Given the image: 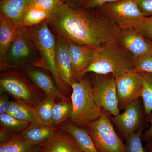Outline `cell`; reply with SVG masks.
Instances as JSON below:
<instances>
[{"mask_svg": "<svg viewBox=\"0 0 152 152\" xmlns=\"http://www.w3.org/2000/svg\"><path fill=\"white\" fill-rule=\"evenodd\" d=\"M151 43L152 45V42H151Z\"/></svg>", "mask_w": 152, "mask_h": 152, "instance_id": "38", "label": "cell"}, {"mask_svg": "<svg viewBox=\"0 0 152 152\" xmlns=\"http://www.w3.org/2000/svg\"><path fill=\"white\" fill-rule=\"evenodd\" d=\"M134 67L138 72L152 73V52L135 58Z\"/></svg>", "mask_w": 152, "mask_h": 152, "instance_id": "29", "label": "cell"}, {"mask_svg": "<svg viewBox=\"0 0 152 152\" xmlns=\"http://www.w3.org/2000/svg\"><path fill=\"white\" fill-rule=\"evenodd\" d=\"M139 31L145 37L152 42V16L146 17Z\"/></svg>", "mask_w": 152, "mask_h": 152, "instance_id": "30", "label": "cell"}, {"mask_svg": "<svg viewBox=\"0 0 152 152\" xmlns=\"http://www.w3.org/2000/svg\"><path fill=\"white\" fill-rule=\"evenodd\" d=\"M10 102L8 96L5 93H1L0 96V114L6 113L7 112Z\"/></svg>", "mask_w": 152, "mask_h": 152, "instance_id": "33", "label": "cell"}, {"mask_svg": "<svg viewBox=\"0 0 152 152\" xmlns=\"http://www.w3.org/2000/svg\"><path fill=\"white\" fill-rule=\"evenodd\" d=\"M67 40L70 54L72 69L76 81L79 75L93 61L98 49L86 45H79L70 40Z\"/></svg>", "mask_w": 152, "mask_h": 152, "instance_id": "15", "label": "cell"}, {"mask_svg": "<svg viewBox=\"0 0 152 152\" xmlns=\"http://www.w3.org/2000/svg\"><path fill=\"white\" fill-rule=\"evenodd\" d=\"M56 37L55 66L60 80L67 91L76 81L72 69L69 44L66 38L61 36Z\"/></svg>", "mask_w": 152, "mask_h": 152, "instance_id": "12", "label": "cell"}, {"mask_svg": "<svg viewBox=\"0 0 152 152\" xmlns=\"http://www.w3.org/2000/svg\"><path fill=\"white\" fill-rule=\"evenodd\" d=\"M18 31V26L0 12V61L5 56Z\"/></svg>", "mask_w": 152, "mask_h": 152, "instance_id": "19", "label": "cell"}, {"mask_svg": "<svg viewBox=\"0 0 152 152\" xmlns=\"http://www.w3.org/2000/svg\"><path fill=\"white\" fill-rule=\"evenodd\" d=\"M55 36L97 49L117 39L121 29L96 9L73 8L62 2L47 19Z\"/></svg>", "mask_w": 152, "mask_h": 152, "instance_id": "1", "label": "cell"}, {"mask_svg": "<svg viewBox=\"0 0 152 152\" xmlns=\"http://www.w3.org/2000/svg\"><path fill=\"white\" fill-rule=\"evenodd\" d=\"M29 124L28 122L18 119L7 113L0 114L1 129L12 134L21 132Z\"/></svg>", "mask_w": 152, "mask_h": 152, "instance_id": "25", "label": "cell"}, {"mask_svg": "<svg viewBox=\"0 0 152 152\" xmlns=\"http://www.w3.org/2000/svg\"><path fill=\"white\" fill-rule=\"evenodd\" d=\"M151 152H152V145H151Z\"/></svg>", "mask_w": 152, "mask_h": 152, "instance_id": "37", "label": "cell"}, {"mask_svg": "<svg viewBox=\"0 0 152 152\" xmlns=\"http://www.w3.org/2000/svg\"><path fill=\"white\" fill-rule=\"evenodd\" d=\"M40 54L28 27L18 26L16 37L5 56L0 61L1 72L22 69L28 65L40 66Z\"/></svg>", "mask_w": 152, "mask_h": 152, "instance_id": "3", "label": "cell"}, {"mask_svg": "<svg viewBox=\"0 0 152 152\" xmlns=\"http://www.w3.org/2000/svg\"><path fill=\"white\" fill-rule=\"evenodd\" d=\"M143 128L132 133L126 139L125 152H146L143 147L141 137Z\"/></svg>", "mask_w": 152, "mask_h": 152, "instance_id": "27", "label": "cell"}, {"mask_svg": "<svg viewBox=\"0 0 152 152\" xmlns=\"http://www.w3.org/2000/svg\"><path fill=\"white\" fill-rule=\"evenodd\" d=\"M117 39L134 59L152 52L151 41L145 37L139 30L131 28L121 30Z\"/></svg>", "mask_w": 152, "mask_h": 152, "instance_id": "14", "label": "cell"}, {"mask_svg": "<svg viewBox=\"0 0 152 152\" xmlns=\"http://www.w3.org/2000/svg\"><path fill=\"white\" fill-rule=\"evenodd\" d=\"M62 0H32L29 7L50 15Z\"/></svg>", "mask_w": 152, "mask_h": 152, "instance_id": "28", "label": "cell"}, {"mask_svg": "<svg viewBox=\"0 0 152 152\" xmlns=\"http://www.w3.org/2000/svg\"><path fill=\"white\" fill-rule=\"evenodd\" d=\"M0 1H1V0H0Z\"/></svg>", "mask_w": 152, "mask_h": 152, "instance_id": "39", "label": "cell"}, {"mask_svg": "<svg viewBox=\"0 0 152 152\" xmlns=\"http://www.w3.org/2000/svg\"><path fill=\"white\" fill-rule=\"evenodd\" d=\"M151 117V126L149 129L144 135L142 140L145 141H148L152 139V113Z\"/></svg>", "mask_w": 152, "mask_h": 152, "instance_id": "36", "label": "cell"}, {"mask_svg": "<svg viewBox=\"0 0 152 152\" xmlns=\"http://www.w3.org/2000/svg\"><path fill=\"white\" fill-rule=\"evenodd\" d=\"M56 98L52 95H47L43 100L33 109L38 122L53 127V107Z\"/></svg>", "mask_w": 152, "mask_h": 152, "instance_id": "22", "label": "cell"}, {"mask_svg": "<svg viewBox=\"0 0 152 152\" xmlns=\"http://www.w3.org/2000/svg\"><path fill=\"white\" fill-rule=\"evenodd\" d=\"M115 81L120 110H124L129 104L141 96L142 76L135 69L118 76Z\"/></svg>", "mask_w": 152, "mask_h": 152, "instance_id": "10", "label": "cell"}, {"mask_svg": "<svg viewBox=\"0 0 152 152\" xmlns=\"http://www.w3.org/2000/svg\"><path fill=\"white\" fill-rule=\"evenodd\" d=\"M134 61L133 56L123 48L117 39L98 49L93 61L79 75L76 81L89 72L101 75L111 74L116 77L134 69Z\"/></svg>", "mask_w": 152, "mask_h": 152, "instance_id": "2", "label": "cell"}, {"mask_svg": "<svg viewBox=\"0 0 152 152\" xmlns=\"http://www.w3.org/2000/svg\"><path fill=\"white\" fill-rule=\"evenodd\" d=\"M142 81L141 96L145 111L147 114L152 113V73L140 72Z\"/></svg>", "mask_w": 152, "mask_h": 152, "instance_id": "26", "label": "cell"}, {"mask_svg": "<svg viewBox=\"0 0 152 152\" xmlns=\"http://www.w3.org/2000/svg\"><path fill=\"white\" fill-rule=\"evenodd\" d=\"M57 130L56 127L34 122L30 123L19 134L30 143L42 146L54 134Z\"/></svg>", "mask_w": 152, "mask_h": 152, "instance_id": "17", "label": "cell"}, {"mask_svg": "<svg viewBox=\"0 0 152 152\" xmlns=\"http://www.w3.org/2000/svg\"><path fill=\"white\" fill-rule=\"evenodd\" d=\"M96 9L121 30L131 28L139 31L146 18L135 0H122L103 5Z\"/></svg>", "mask_w": 152, "mask_h": 152, "instance_id": "7", "label": "cell"}, {"mask_svg": "<svg viewBox=\"0 0 152 152\" xmlns=\"http://www.w3.org/2000/svg\"><path fill=\"white\" fill-rule=\"evenodd\" d=\"M95 102L109 115L120 113L115 77L111 74H95L91 80Z\"/></svg>", "mask_w": 152, "mask_h": 152, "instance_id": "9", "label": "cell"}, {"mask_svg": "<svg viewBox=\"0 0 152 152\" xmlns=\"http://www.w3.org/2000/svg\"><path fill=\"white\" fill-rule=\"evenodd\" d=\"M42 146L30 143L19 133L7 141L0 144V152H41Z\"/></svg>", "mask_w": 152, "mask_h": 152, "instance_id": "21", "label": "cell"}, {"mask_svg": "<svg viewBox=\"0 0 152 152\" xmlns=\"http://www.w3.org/2000/svg\"><path fill=\"white\" fill-rule=\"evenodd\" d=\"M28 28L40 54V67L49 72L61 91L65 93L66 90L60 80L55 66L56 36L49 27L47 20Z\"/></svg>", "mask_w": 152, "mask_h": 152, "instance_id": "6", "label": "cell"}, {"mask_svg": "<svg viewBox=\"0 0 152 152\" xmlns=\"http://www.w3.org/2000/svg\"><path fill=\"white\" fill-rule=\"evenodd\" d=\"M139 9L145 17L152 16V0H135Z\"/></svg>", "mask_w": 152, "mask_h": 152, "instance_id": "31", "label": "cell"}, {"mask_svg": "<svg viewBox=\"0 0 152 152\" xmlns=\"http://www.w3.org/2000/svg\"><path fill=\"white\" fill-rule=\"evenodd\" d=\"M7 113L18 119L30 124L38 122L32 109L17 101H10Z\"/></svg>", "mask_w": 152, "mask_h": 152, "instance_id": "23", "label": "cell"}, {"mask_svg": "<svg viewBox=\"0 0 152 152\" xmlns=\"http://www.w3.org/2000/svg\"><path fill=\"white\" fill-rule=\"evenodd\" d=\"M72 110V104L70 100H61L55 103L53 107L52 126L56 127L70 118Z\"/></svg>", "mask_w": 152, "mask_h": 152, "instance_id": "24", "label": "cell"}, {"mask_svg": "<svg viewBox=\"0 0 152 152\" xmlns=\"http://www.w3.org/2000/svg\"><path fill=\"white\" fill-rule=\"evenodd\" d=\"M88 0H62L63 2L73 8L83 7Z\"/></svg>", "mask_w": 152, "mask_h": 152, "instance_id": "34", "label": "cell"}, {"mask_svg": "<svg viewBox=\"0 0 152 152\" xmlns=\"http://www.w3.org/2000/svg\"><path fill=\"white\" fill-rule=\"evenodd\" d=\"M122 0H88L83 7L96 9L103 5L119 1Z\"/></svg>", "mask_w": 152, "mask_h": 152, "instance_id": "32", "label": "cell"}, {"mask_svg": "<svg viewBox=\"0 0 152 152\" xmlns=\"http://www.w3.org/2000/svg\"><path fill=\"white\" fill-rule=\"evenodd\" d=\"M15 134L9 132L3 129H0V144L3 143L8 141Z\"/></svg>", "mask_w": 152, "mask_h": 152, "instance_id": "35", "label": "cell"}, {"mask_svg": "<svg viewBox=\"0 0 152 152\" xmlns=\"http://www.w3.org/2000/svg\"><path fill=\"white\" fill-rule=\"evenodd\" d=\"M1 72V93L10 95L16 101L32 110L46 96L22 69H11Z\"/></svg>", "mask_w": 152, "mask_h": 152, "instance_id": "4", "label": "cell"}, {"mask_svg": "<svg viewBox=\"0 0 152 152\" xmlns=\"http://www.w3.org/2000/svg\"><path fill=\"white\" fill-rule=\"evenodd\" d=\"M41 152H82L68 133L57 130L51 137L42 145Z\"/></svg>", "mask_w": 152, "mask_h": 152, "instance_id": "16", "label": "cell"}, {"mask_svg": "<svg viewBox=\"0 0 152 152\" xmlns=\"http://www.w3.org/2000/svg\"><path fill=\"white\" fill-rule=\"evenodd\" d=\"M32 0H1L0 12L18 26Z\"/></svg>", "mask_w": 152, "mask_h": 152, "instance_id": "20", "label": "cell"}, {"mask_svg": "<svg viewBox=\"0 0 152 152\" xmlns=\"http://www.w3.org/2000/svg\"><path fill=\"white\" fill-rule=\"evenodd\" d=\"M121 134L125 139L141 129L143 118L142 109L139 99L129 104L123 113L110 117Z\"/></svg>", "mask_w": 152, "mask_h": 152, "instance_id": "11", "label": "cell"}, {"mask_svg": "<svg viewBox=\"0 0 152 152\" xmlns=\"http://www.w3.org/2000/svg\"><path fill=\"white\" fill-rule=\"evenodd\" d=\"M60 129L68 133L73 138L82 152H99L85 128L80 127L69 122L62 125Z\"/></svg>", "mask_w": 152, "mask_h": 152, "instance_id": "18", "label": "cell"}, {"mask_svg": "<svg viewBox=\"0 0 152 152\" xmlns=\"http://www.w3.org/2000/svg\"><path fill=\"white\" fill-rule=\"evenodd\" d=\"M71 88L73 110L71 122L80 127L85 128L89 123L99 118L103 110L95 102L90 79L84 76L74 83Z\"/></svg>", "mask_w": 152, "mask_h": 152, "instance_id": "5", "label": "cell"}, {"mask_svg": "<svg viewBox=\"0 0 152 152\" xmlns=\"http://www.w3.org/2000/svg\"><path fill=\"white\" fill-rule=\"evenodd\" d=\"M108 115L103 110L99 118L85 128L99 152H125V145L117 134Z\"/></svg>", "mask_w": 152, "mask_h": 152, "instance_id": "8", "label": "cell"}, {"mask_svg": "<svg viewBox=\"0 0 152 152\" xmlns=\"http://www.w3.org/2000/svg\"><path fill=\"white\" fill-rule=\"evenodd\" d=\"M28 77L36 86L46 95H52L61 100L69 101L61 91L52 75L43 68L34 65H28L22 69Z\"/></svg>", "mask_w": 152, "mask_h": 152, "instance_id": "13", "label": "cell"}]
</instances>
